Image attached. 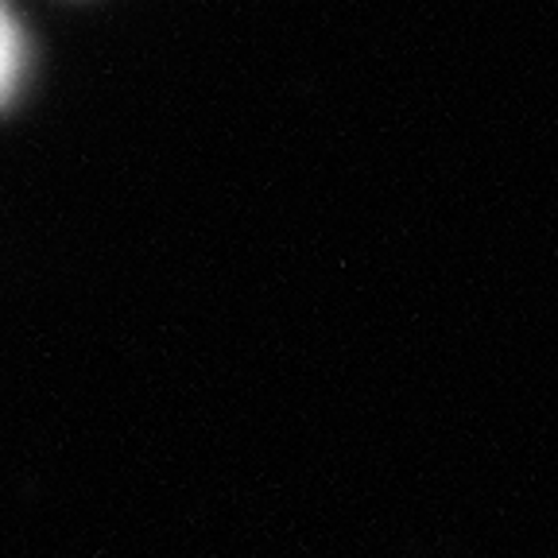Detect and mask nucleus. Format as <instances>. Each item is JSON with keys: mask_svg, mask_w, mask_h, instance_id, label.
Returning a JSON list of instances; mask_svg holds the SVG:
<instances>
[{"mask_svg": "<svg viewBox=\"0 0 558 558\" xmlns=\"http://www.w3.org/2000/svg\"><path fill=\"white\" fill-rule=\"evenodd\" d=\"M20 82H24V35L0 0V109L16 97Z\"/></svg>", "mask_w": 558, "mask_h": 558, "instance_id": "1", "label": "nucleus"}]
</instances>
